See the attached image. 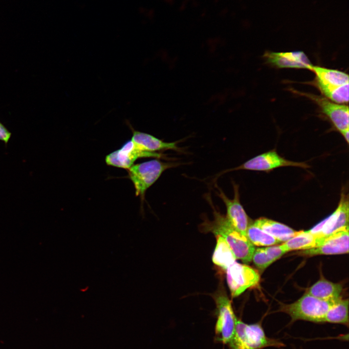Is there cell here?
Here are the masks:
<instances>
[{
  "mask_svg": "<svg viewBox=\"0 0 349 349\" xmlns=\"http://www.w3.org/2000/svg\"><path fill=\"white\" fill-rule=\"evenodd\" d=\"M213 219L205 220L201 225L202 230L222 236L228 244L236 259L245 263L251 262L255 250L254 245L247 236L234 228L225 215L215 208L213 207Z\"/></svg>",
  "mask_w": 349,
  "mask_h": 349,
  "instance_id": "6da1fadb",
  "label": "cell"
},
{
  "mask_svg": "<svg viewBox=\"0 0 349 349\" xmlns=\"http://www.w3.org/2000/svg\"><path fill=\"white\" fill-rule=\"evenodd\" d=\"M315 84L322 94L330 100L345 104L349 102V75L335 69L313 65Z\"/></svg>",
  "mask_w": 349,
  "mask_h": 349,
  "instance_id": "7a4b0ae2",
  "label": "cell"
},
{
  "mask_svg": "<svg viewBox=\"0 0 349 349\" xmlns=\"http://www.w3.org/2000/svg\"><path fill=\"white\" fill-rule=\"evenodd\" d=\"M228 345L229 349H262L269 347L281 348L284 344L267 337L260 323L249 324L238 319L234 335Z\"/></svg>",
  "mask_w": 349,
  "mask_h": 349,
  "instance_id": "3957f363",
  "label": "cell"
},
{
  "mask_svg": "<svg viewBox=\"0 0 349 349\" xmlns=\"http://www.w3.org/2000/svg\"><path fill=\"white\" fill-rule=\"evenodd\" d=\"M341 299L337 301H324L306 293L295 302L283 305L280 311L288 314L292 322L303 320L318 322L327 312Z\"/></svg>",
  "mask_w": 349,
  "mask_h": 349,
  "instance_id": "277c9868",
  "label": "cell"
},
{
  "mask_svg": "<svg viewBox=\"0 0 349 349\" xmlns=\"http://www.w3.org/2000/svg\"><path fill=\"white\" fill-rule=\"evenodd\" d=\"M178 165L157 159L132 165L127 170L128 177L135 188L136 196H139L143 202L146 191L159 178L162 173Z\"/></svg>",
  "mask_w": 349,
  "mask_h": 349,
  "instance_id": "5b68a950",
  "label": "cell"
},
{
  "mask_svg": "<svg viewBox=\"0 0 349 349\" xmlns=\"http://www.w3.org/2000/svg\"><path fill=\"white\" fill-rule=\"evenodd\" d=\"M214 298L217 312L215 328L216 339L217 341L228 344L234 335L238 319L226 294L220 292L215 294Z\"/></svg>",
  "mask_w": 349,
  "mask_h": 349,
  "instance_id": "8992f818",
  "label": "cell"
},
{
  "mask_svg": "<svg viewBox=\"0 0 349 349\" xmlns=\"http://www.w3.org/2000/svg\"><path fill=\"white\" fill-rule=\"evenodd\" d=\"M294 92L309 98L320 108L335 127L341 133L349 129V106L333 102L324 96L296 90Z\"/></svg>",
  "mask_w": 349,
  "mask_h": 349,
  "instance_id": "52a82bcc",
  "label": "cell"
},
{
  "mask_svg": "<svg viewBox=\"0 0 349 349\" xmlns=\"http://www.w3.org/2000/svg\"><path fill=\"white\" fill-rule=\"evenodd\" d=\"M226 271V280L231 296L236 297L247 288L255 286L259 280L258 273L250 267L235 262Z\"/></svg>",
  "mask_w": 349,
  "mask_h": 349,
  "instance_id": "ba28073f",
  "label": "cell"
},
{
  "mask_svg": "<svg viewBox=\"0 0 349 349\" xmlns=\"http://www.w3.org/2000/svg\"><path fill=\"white\" fill-rule=\"evenodd\" d=\"M164 155L158 152H144L139 149L131 141H127L117 150L105 157L106 163L109 166L128 169L135 160L140 158H161Z\"/></svg>",
  "mask_w": 349,
  "mask_h": 349,
  "instance_id": "9c48e42d",
  "label": "cell"
},
{
  "mask_svg": "<svg viewBox=\"0 0 349 349\" xmlns=\"http://www.w3.org/2000/svg\"><path fill=\"white\" fill-rule=\"evenodd\" d=\"M284 166H295L307 168L309 166L305 163L295 162L286 159L279 155L276 151L272 150L259 155L247 161L241 165L229 171L248 170L269 171Z\"/></svg>",
  "mask_w": 349,
  "mask_h": 349,
  "instance_id": "30bf717a",
  "label": "cell"
},
{
  "mask_svg": "<svg viewBox=\"0 0 349 349\" xmlns=\"http://www.w3.org/2000/svg\"><path fill=\"white\" fill-rule=\"evenodd\" d=\"M349 210L348 195L342 193L338 206L334 212L308 231L316 235L326 236L349 226Z\"/></svg>",
  "mask_w": 349,
  "mask_h": 349,
  "instance_id": "8fae6325",
  "label": "cell"
},
{
  "mask_svg": "<svg viewBox=\"0 0 349 349\" xmlns=\"http://www.w3.org/2000/svg\"><path fill=\"white\" fill-rule=\"evenodd\" d=\"M234 198L229 199L220 188L217 192L226 208V217L231 225L238 231L247 236L246 232L249 225L248 216L240 204L238 187L234 183Z\"/></svg>",
  "mask_w": 349,
  "mask_h": 349,
  "instance_id": "7c38bea8",
  "label": "cell"
},
{
  "mask_svg": "<svg viewBox=\"0 0 349 349\" xmlns=\"http://www.w3.org/2000/svg\"><path fill=\"white\" fill-rule=\"evenodd\" d=\"M349 226L328 236L320 246L301 250L299 254L306 256L348 254L349 253Z\"/></svg>",
  "mask_w": 349,
  "mask_h": 349,
  "instance_id": "4fadbf2b",
  "label": "cell"
},
{
  "mask_svg": "<svg viewBox=\"0 0 349 349\" xmlns=\"http://www.w3.org/2000/svg\"><path fill=\"white\" fill-rule=\"evenodd\" d=\"M263 57L268 63L280 68H303L311 70L313 65L302 51L282 52L267 51Z\"/></svg>",
  "mask_w": 349,
  "mask_h": 349,
  "instance_id": "5bb4252c",
  "label": "cell"
},
{
  "mask_svg": "<svg viewBox=\"0 0 349 349\" xmlns=\"http://www.w3.org/2000/svg\"><path fill=\"white\" fill-rule=\"evenodd\" d=\"M131 140L141 150L148 152H157L164 150L178 151L176 142H165L148 133L135 130L132 128Z\"/></svg>",
  "mask_w": 349,
  "mask_h": 349,
  "instance_id": "9a60e30c",
  "label": "cell"
},
{
  "mask_svg": "<svg viewBox=\"0 0 349 349\" xmlns=\"http://www.w3.org/2000/svg\"><path fill=\"white\" fill-rule=\"evenodd\" d=\"M326 236H319L308 231H300L298 234L282 245L286 252L293 250H308L321 246L326 240Z\"/></svg>",
  "mask_w": 349,
  "mask_h": 349,
  "instance_id": "2e32d148",
  "label": "cell"
},
{
  "mask_svg": "<svg viewBox=\"0 0 349 349\" xmlns=\"http://www.w3.org/2000/svg\"><path fill=\"white\" fill-rule=\"evenodd\" d=\"M253 224L271 235L280 242L287 241L295 236L299 232L285 224L265 218L256 220Z\"/></svg>",
  "mask_w": 349,
  "mask_h": 349,
  "instance_id": "e0dca14e",
  "label": "cell"
},
{
  "mask_svg": "<svg viewBox=\"0 0 349 349\" xmlns=\"http://www.w3.org/2000/svg\"><path fill=\"white\" fill-rule=\"evenodd\" d=\"M343 287L341 284L333 283L321 278L307 290V293L324 301H337L341 299Z\"/></svg>",
  "mask_w": 349,
  "mask_h": 349,
  "instance_id": "ac0fdd59",
  "label": "cell"
},
{
  "mask_svg": "<svg viewBox=\"0 0 349 349\" xmlns=\"http://www.w3.org/2000/svg\"><path fill=\"white\" fill-rule=\"evenodd\" d=\"M286 253L282 244L258 248L255 249L252 260L258 269L264 270Z\"/></svg>",
  "mask_w": 349,
  "mask_h": 349,
  "instance_id": "d6986e66",
  "label": "cell"
},
{
  "mask_svg": "<svg viewBox=\"0 0 349 349\" xmlns=\"http://www.w3.org/2000/svg\"><path fill=\"white\" fill-rule=\"evenodd\" d=\"M216 245L212 255V261L217 266L226 270L237 259L226 240L220 235H215Z\"/></svg>",
  "mask_w": 349,
  "mask_h": 349,
  "instance_id": "ffe728a7",
  "label": "cell"
},
{
  "mask_svg": "<svg viewBox=\"0 0 349 349\" xmlns=\"http://www.w3.org/2000/svg\"><path fill=\"white\" fill-rule=\"evenodd\" d=\"M318 322H328L349 325V300L341 299L330 308Z\"/></svg>",
  "mask_w": 349,
  "mask_h": 349,
  "instance_id": "44dd1931",
  "label": "cell"
},
{
  "mask_svg": "<svg viewBox=\"0 0 349 349\" xmlns=\"http://www.w3.org/2000/svg\"><path fill=\"white\" fill-rule=\"evenodd\" d=\"M246 235L250 242L255 246H270L281 243L271 235L253 223L249 225Z\"/></svg>",
  "mask_w": 349,
  "mask_h": 349,
  "instance_id": "7402d4cb",
  "label": "cell"
},
{
  "mask_svg": "<svg viewBox=\"0 0 349 349\" xmlns=\"http://www.w3.org/2000/svg\"><path fill=\"white\" fill-rule=\"evenodd\" d=\"M12 133L0 122V140L7 144L11 138Z\"/></svg>",
  "mask_w": 349,
  "mask_h": 349,
  "instance_id": "603a6c76",
  "label": "cell"
},
{
  "mask_svg": "<svg viewBox=\"0 0 349 349\" xmlns=\"http://www.w3.org/2000/svg\"><path fill=\"white\" fill-rule=\"evenodd\" d=\"M349 130H348L341 133L348 143H349Z\"/></svg>",
  "mask_w": 349,
  "mask_h": 349,
  "instance_id": "cb8c5ba5",
  "label": "cell"
}]
</instances>
